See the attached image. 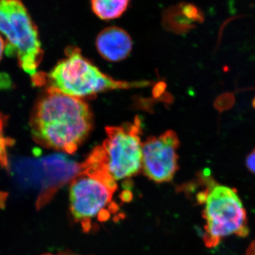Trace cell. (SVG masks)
<instances>
[{"instance_id": "6da1fadb", "label": "cell", "mask_w": 255, "mask_h": 255, "mask_svg": "<svg viewBox=\"0 0 255 255\" xmlns=\"http://www.w3.org/2000/svg\"><path fill=\"white\" fill-rule=\"evenodd\" d=\"M92 125V112L85 101L50 88L37 101L30 119L35 141L69 154L78 150Z\"/></svg>"}, {"instance_id": "7a4b0ae2", "label": "cell", "mask_w": 255, "mask_h": 255, "mask_svg": "<svg viewBox=\"0 0 255 255\" xmlns=\"http://www.w3.org/2000/svg\"><path fill=\"white\" fill-rule=\"evenodd\" d=\"M117 182L91 157L79 165L70 187V211L75 221L89 233L97 223L110 219L118 210L113 197Z\"/></svg>"}, {"instance_id": "3957f363", "label": "cell", "mask_w": 255, "mask_h": 255, "mask_svg": "<svg viewBox=\"0 0 255 255\" xmlns=\"http://www.w3.org/2000/svg\"><path fill=\"white\" fill-rule=\"evenodd\" d=\"M202 176L206 188L198 194L197 199L204 205L203 217L206 224L203 238L206 246L215 248L233 235L247 237L250 233L248 217L237 190L215 182L205 172Z\"/></svg>"}, {"instance_id": "277c9868", "label": "cell", "mask_w": 255, "mask_h": 255, "mask_svg": "<svg viewBox=\"0 0 255 255\" xmlns=\"http://www.w3.org/2000/svg\"><path fill=\"white\" fill-rule=\"evenodd\" d=\"M0 33L6 55L17 58L35 85H45L46 75L37 71L43 55L38 28L21 0H0Z\"/></svg>"}, {"instance_id": "5b68a950", "label": "cell", "mask_w": 255, "mask_h": 255, "mask_svg": "<svg viewBox=\"0 0 255 255\" xmlns=\"http://www.w3.org/2000/svg\"><path fill=\"white\" fill-rule=\"evenodd\" d=\"M66 58L57 64L48 76L49 88L82 99L108 90L148 86L149 82L118 81L102 73L82 55L76 47H69Z\"/></svg>"}, {"instance_id": "8992f818", "label": "cell", "mask_w": 255, "mask_h": 255, "mask_svg": "<svg viewBox=\"0 0 255 255\" xmlns=\"http://www.w3.org/2000/svg\"><path fill=\"white\" fill-rule=\"evenodd\" d=\"M141 127L138 117L132 123L107 127V138L90 154L114 180L133 177L142 169Z\"/></svg>"}, {"instance_id": "52a82bcc", "label": "cell", "mask_w": 255, "mask_h": 255, "mask_svg": "<svg viewBox=\"0 0 255 255\" xmlns=\"http://www.w3.org/2000/svg\"><path fill=\"white\" fill-rule=\"evenodd\" d=\"M179 140L173 130L149 137L142 147V169L151 180L169 182L178 169Z\"/></svg>"}, {"instance_id": "ba28073f", "label": "cell", "mask_w": 255, "mask_h": 255, "mask_svg": "<svg viewBox=\"0 0 255 255\" xmlns=\"http://www.w3.org/2000/svg\"><path fill=\"white\" fill-rule=\"evenodd\" d=\"M15 173L21 180L36 182L43 179L46 184L65 182L76 175L79 166L63 155L49 156L40 159H23L14 164Z\"/></svg>"}, {"instance_id": "9c48e42d", "label": "cell", "mask_w": 255, "mask_h": 255, "mask_svg": "<svg viewBox=\"0 0 255 255\" xmlns=\"http://www.w3.org/2000/svg\"><path fill=\"white\" fill-rule=\"evenodd\" d=\"M96 46L100 54L110 62L125 59L131 52V38L127 31L117 26L106 28L99 33Z\"/></svg>"}, {"instance_id": "30bf717a", "label": "cell", "mask_w": 255, "mask_h": 255, "mask_svg": "<svg viewBox=\"0 0 255 255\" xmlns=\"http://www.w3.org/2000/svg\"><path fill=\"white\" fill-rule=\"evenodd\" d=\"M130 0H92V9L103 20L120 17L128 6Z\"/></svg>"}, {"instance_id": "8fae6325", "label": "cell", "mask_w": 255, "mask_h": 255, "mask_svg": "<svg viewBox=\"0 0 255 255\" xmlns=\"http://www.w3.org/2000/svg\"><path fill=\"white\" fill-rule=\"evenodd\" d=\"M246 164L247 168L251 172L255 174V147L251 151L246 157Z\"/></svg>"}, {"instance_id": "7c38bea8", "label": "cell", "mask_w": 255, "mask_h": 255, "mask_svg": "<svg viewBox=\"0 0 255 255\" xmlns=\"http://www.w3.org/2000/svg\"><path fill=\"white\" fill-rule=\"evenodd\" d=\"M245 255H255V241L251 243V246L247 250Z\"/></svg>"}, {"instance_id": "4fadbf2b", "label": "cell", "mask_w": 255, "mask_h": 255, "mask_svg": "<svg viewBox=\"0 0 255 255\" xmlns=\"http://www.w3.org/2000/svg\"><path fill=\"white\" fill-rule=\"evenodd\" d=\"M4 50L5 41H4V38H2V36L0 35V60L1 59V57H2Z\"/></svg>"}, {"instance_id": "5bb4252c", "label": "cell", "mask_w": 255, "mask_h": 255, "mask_svg": "<svg viewBox=\"0 0 255 255\" xmlns=\"http://www.w3.org/2000/svg\"><path fill=\"white\" fill-rule=\"evenodd\" d=\"M44 255H76L72 254V253H58V254L56 255H53V254H46Z\"/></svg>"}]
</instances>
